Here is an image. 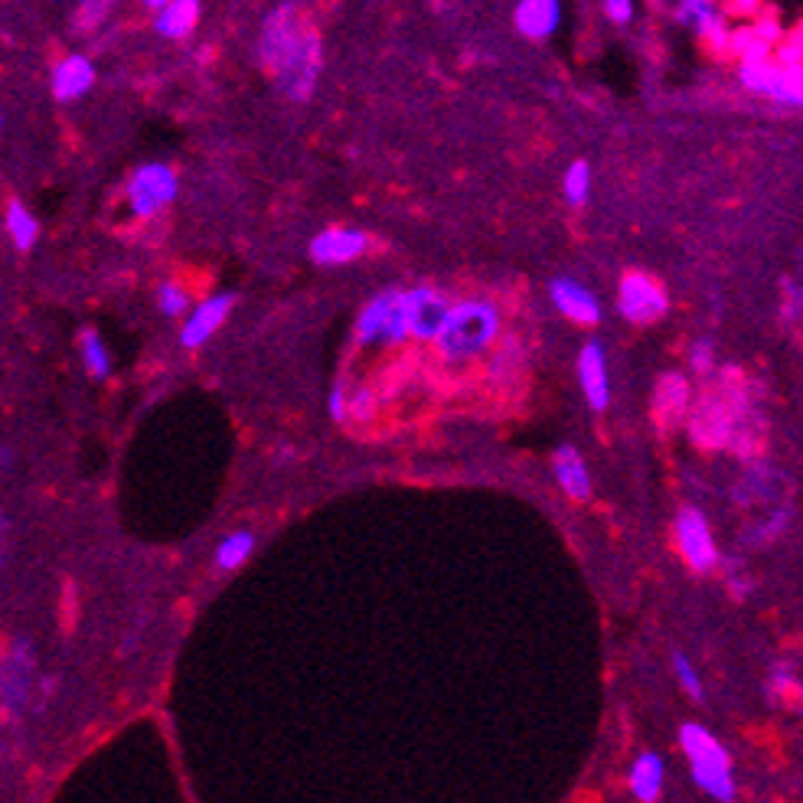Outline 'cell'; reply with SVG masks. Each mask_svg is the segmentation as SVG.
Here are the masks:
<instances>
[{
    "label": "cell",
    "instance_id": "1",
    "mask_svg": "<svg viewBox=\"0 0 803 803\" xmlns=\"http://www.w3.org/2000/svg\"><path fill=\"white\" fill-rule=\"evenodd\" d=\"M258 59L268 69L278 92L291 102H307L321 69H324V40L314 23L304 17L297 0H282L262 27Z\"/></svg>",
    "mask_w": 803,
    "mask_h": 803
},
{
    "label": "cell",
    "instance_id": "2",
    "mask_svg": "<svg viewBox=\"0 0 803 803\" xmlns=\"http://www.w3.org/2000/svg\"><path fill=\"white\" fill-rule=\"evenodd\" d=\"M500 337V307L487 297H467L451 304L435 344L448 363H470L484 356Z\"/></svg>",
    "mask_w": 803,
    "mask_h": 803
},
{
    "label": "cell",
    "instance_id": "3",
    "mask_svg": "<svg viewBox=\"0 0 803 803\" xmlns=\"http://www.w3.org/2000/svg\"><path fill=\"white\" fill-rule=\"evenodd\" d=\"M680 748L687 754L695 784L722 803L735 801V777H732V754L725 745L699 722H687L680 729Z\"/></svg>",
    "mask_w": 803,
    "mask_h": 803
},
{
    "label": "cell",
    "instance_id": "4",
    "mask_svg": "<svg viewBox=\"0 0 803 803\" xmlns=\"http://www.w3.org/2000/svg\"><path fill=\"white\" fill-rule=\"evenodd\" d=\"M356 340L363 346H399L408 340L405 291H379L356 317Z\"/></svg>",
    "mask_w": 803,
    "mask_h": 803
},
{
    "label": "cell",
    "instance_id": "5",
    "mask_svg": "<svg viewBox=\"0 0 803 803\" xmlns=\"http://www.w3.org/2000/svg\"><path fill=\"white\" fill-rule=\"evenodd\" d=\"M176 190H180V180L171 164H161V161H151V164H141L138 171L128 176V206L138 220H151L157 213H164L176 200Z\"/></svg>",
    "mask_w": 803,
    "mask_h": 803
},
{
    "label": "cell",
    "instance_id": "6",
    "mask_svg": "<svg viewBox=\"0 0 803 803\" xmlns=\"http://www.w3.org/2000/svg\"><path fill=\"white\" fill-rule=\"evenodd\" d=\"M739 82L748 92L764 95L777 105L787 109H801L803 102V75L801 72H787L781 69L774 57H754L739 62Z\"/></svg>",
    "mask_w": 803,
    "mask_h": 803
},
{
    "label": "cell",
    "instance_id": "7",
    "mask_svg": "<svg viewBox=\"0 0 803 803\" xmlns=\"http://www.w3.org/2000/svg\"><path fill=\"white\" fill-rule=\"evenodd\" d=\"M618 307L631 324H657L670 311V294L653 275L628 272L618 287Z\"/></svg>",
    "mask_w": 803,
    "mask_h": 803
},
{
    "label": "cell",
    "instance_id": "8",
    "mask_svg": "<svg viewBox=\"0 0 803 803\" xmlns=\"http://www.w3.org/2000/svg\"><path fill=\"white\" fill-rule=\"evenodd\" d=\"M451 311V301L438 287L418 285L405 291V321H408V337L415 340H435L445 317Z\"/></svg>",
    "mask_w": 803,
    "mask_h": 803
},
{
    "label": "cell",
    "instance_id": "9",
    "mask_svg": "<svg viewBox=\"0 0 803 803\" xmlns=\"http://www.w3.org/2000/svg\"><path fill=\"white\" fill-rule=\"evenodd\" d=\"M366 252H369V235L353 226H331L311 238V258L327 268L349 265V262L363 258Z\"/></svg>",
    "mask_w": 803,
    "mask_h": 803
},
{
    "label": "cell",
    "instance_id": "10",
    "mask_svg": "<svg viewBox=\"0 0 803 803\" xmlns=\"http://www.w3.org/2000/svg\"><path fill=\"white\" fill-rule=\"evenodd\" d=\"M677 539H680V549L687 556V562L695 572H709L715 562H719V549H715V539H712V529L705 517L695 510V507H683L680 517H677Z\"/></svg>",
    "mask_w": 803,
    "mask_h": 803
},
{
    "label": "cell",
    "instance_id": "11",
    "mask_svg": "<svg viewBox=\"0 0 803 803\" xmlns=\"http://www.w3.org/2000/svg\"><path fill=\"white\" fill-rule=\"evenodd\" d=\"M232 304H235V294H213V297L200 301L193 311H186V321L180 327V344L186 349L206 344L230 321Z\"/></svg>",
    "mask_w": 803,
    "mask_h": 803
},
{
    "label": "cell",
    "instance_id": "12",
    "mask_svg": "<svg viewBox=\"0 0 803 803\" xmlns=\"http://www.w3.org/2000/svg\"><path fill=\"white\" fill-rule=\"evenodd\" d=\"M549 297L556 304V311L562 317H569L572 324H581V327H594L601 321V301L594 297L591 287H585L581 282L575 278H556L552 287H549Z\"/></svg>",
    "mask_w": 803,
    "mask_h": 803
},
{
    "label": "cell",
    "instance_id": "13",
    "mask_svg": "<svg viewBox=\"0 0 803 803\" xmlns=\"http://www.w3.org/2000/svg\"><path fill=\"white\" fill-rule=\"evenodd\" d=\"M578 383H581V393L585 402L594 408V411H604L608 402H611V383H608V356H604V346L601 344H585L578 353Z\"/></svg>",
    "mask_w": 803,
    "mask_h": 803
},
{
    "label": "cell",
    "instance_id": "14",
    "mask_svg": "<svg viewBox=\"0 0 803 803\" xmlns=\"http://www.w3.org/2000/svg\"><path fill=\"white\" fill-rule=\"evenodd\" d=\"M689 428L702 448H725L732 441V408L722 399H705L692 411Z\"/></svg>",
    "mask_w": 803,
    "mask_h": 803
},
{
    "label": "cell",
    "instance_id": "15",
    "mask_svg": "<svg viewBox=\"0 0 803 803\" xmlns=\"http://www.w3.org/2000/svg\"><path fill=\"white\" fill-rule=\"evenodd\" d=\"M53 95L59 102H75L92 92L95 85V62L82 53H69L53 65Z\"/></svg>",
    "mask_w": 803,
    "mask_h": 803
},
{
    "label": "cell",
    "instance_id": "16",
    "mask_svg": "<svg viewBox=\"0 0 803 803\" xmlns=\"http://www.w3.org/2000/svg\"><path fill=\"white\" fill-rule=\"evenodd\" d=\"M514 23L526 40H549L562 27V0H519Z\"/></svg>",
    "mask_w": 803,
    "mask_h": 803
},
{
    "label": "cell",
    "instance_id": "17",
    "mask_svg": "<svg viewBox=\"0 0 803 803\" xmlns=\"http://www.w3.org/2000/svg\"><path fill=\"white\" fill-rule=\"evenodd\" d=\"M667 781V764L657 751H643L637 754L631 768V794L640 803H657L660 791Z\"/></svg>",
    "mask_w": 803,
    "mask_h": 803
},
{
    "label": "cell",
    "instance_id": "18",
    "mask_svg": "<svg viewBox=\"0 0 803 803\" xmlns=\"http://www.w3.org/2000/svg\"><path fill=\"white\" fill-rule=\"evenodd\" d=\"M653 408H657V421L663 428H673L683 415L689 411V383L680 373H670L660 379L657 396H653Z\"/></svg>",
    "mask_w": 803,
    "mask_h": 803
},
{
    "label": "cell",
    "instance_id": "19",
    "mask_svg": "<svg viewBox=\"0 0 803 803\" xmlns=\"http://www.w3.org/2000/svg\"><path fill=\"white\" fill-rule=\"evenodd\" d=\"M556 480L559 487L572 497V500H588L591 497V474L585 467V460L578 455V448L572 445H559L556 451Z\"/></svg>",
    "mask_w": 803,
    "mask_h": 803
},
{
    "label": "cell",
    "instance_id": "20",
    "mask_svg": "<svg viewBox=\"0 0 803 803\" xmlns=\"http://www.w3.org/2000/svg\"><path fill=\"white\" fill-rule=\"evenodd\" d=\"M200 23V0H171L154 13V30L167 40H183Z\"/></svg>",
    "mask_w": 803,
    "mask_h": 803
},
{
    "label": "cell",
    "instance_id": "21",
    "mask_svg": "<svg viewBox=\"0 0 803 803\" xmlns=\"http://www.w3.org/2000/svg\"><path fill=\"white\" fill-rule=\"evenodd\" d=\"M3 226H7L10 242H13L20 252H30V248L37 245V238H40V220H37L23 203H17V200L7 206V213H3Z\"/></svg>",
    "mask_w": 803,
    "mask_h": 803
},
{
    "label": "cell",
    "instance_id": "22",
    "mask_svg": "<svg viewBox=\"0 0 803 803\" xmlns=\"http://www.w3.org/2000/svg\"><path fill=\"white\" fill-rule=\"evenodd\" d=\"M689 30H695V33H699V40H702L709 50H715V53H725V50H729V33H732V23H729V13H725L722 7H712V10L699 13V17L692 20V27H689Z\"/></svg>",
    "mask_w": 803,
    "mask_h": 803
},
{
    "label": "cell",
    "instance_id": "23",
    "mask_svg": "<svg viewBox=\"0 0 803 803\" xmlns=\"http://www.w3.org/2000/svg\"><path fill=\"white\" fill-rule=\"evenodd\" d=\"M79 353H82V366L92 379H109L112 373V353L105 340L95 331H82L79 334Z\"/></svg>",
    "mask_w": 803,
    "mask_h": 803
},
{
    "label": "cell",
    "instance_id": "24",
    "mask_svg": "<svg viewBox=\"0 0 803 803\" xmlns=\"http://www.w3.org/2000/svg\"><path fill=\"white\" fill-rule=\"evenodd\" d=\"M252 552H255V536H252L248 529H238V532H230V536L220 542V549H216V566H220L223 572H232V569H238Z\"/></svg>",
    "mask_w": 803,
    "mask_h": 803
},
{
    "label": "cell",
    "instance_id": "25",
    "mask_svg": "<svg viewBox=\"0 0 803 803\" xmlns=\"http://www.w3.org/2000/svg\"><path fill=\"white\" fill-rule=\"evenodd\" d=\"M562 193L569 206H585L591 200V164L588 161H575L569 171L562 173Z\"/></svg>",
    "mask_w": 803,
    "mask_h": 803
},
{
    "label": "cell",
    "instance_id": "26",
    "mask_svg": "<svg viewBox=\"0 0 803 803\" xmlns=\"http://www.w3.org/2000/svg\"><path fill=\"white\" fill-rule=\"evenodd\" d=\"M771 57L774 62L781 65V69H787V72H801L803 75V40L801 33H784L781 37V43L771 50Z\"/></svg>",
    "mask_w": 803,
    "mask_h": 803
},
{
    "label": "cell",
    "instance_id": "27",
    "mask_svg": "<svg viewBox=\"0 0 803 803\" xmlns=\"http://www.w3.org/2000/svg\"><path fill=\"white\" fill-rule=\"evenodd\" d=\"M157 307L164 317H183L190 311V291L176 282H164L157 287Z\"/></svg>",
    "mask_w": 803,
    "mask_h": 803
},
{
    "label": "cell",
    "instance_id": "28",
    "mask_svg": "<svg viewBox=\"0 0 803 803\" xmlns=\"http://www.w3.org/2000/svg\"><path fill=\"white\" fill-rule=\"evenodd\" d=\"M751 30H754V37H758V40H761L764 47H771V50H774V47L781 43V37L787 33V30L781 27V20H777L774 13H764V10H761V13L754 17Z\"/></svg>",
    "mask_w": 803,
    "mask_h": 803
},
{
    "label": "cell",
    "instance_id": "29",
    "mask_svg": "<svg viewBox=\"0 0 803 803\" xmlns=\"http://www.w3.org/2000/svg\"><path fill=\"white\" fill-rule=\"evenodd\" d=\"M673 670H677V680H680V687L687 689L689 699H702V683H699V677H695V670H692V663H689L687 653H673Z\"/></svg>",
    "mask_w": 803,
    "mask_h": 803
},
{
    "label": "cell",
    "instance_id": "30",
    "mask_svg": "<svg viewBox=\"0 0 803 803\" xmlns=\"http://www.w3.org/2000/svg\"><path fill=\"white\" fill-rule=\"evenodd\" d=\"M689 363H692V369L695 373H712V366H715V346L709 344V340H699V344H692L689 349Z\"/></svg>",
    "mask_w": 803,
    "mask_h": 803
},
{
    "label": "cell",
    "instance_id": "31",
    "mask_svg": "<svg viewBox=\"0 0 803 803\" xmlns=\"http://www.w3.org/2000/svg\"><path fill=\"white\" fill-rule=\"evenodd\" d=\"M601 7H604V17L611 23H618V27H628L633 20V13H637L633 0H601Z\"/></svg>",
    "mask_w": 803,
    "mask_h": 803
},
{
    "label": "cell",
    "instance_id": "32",
    "mask_svg": "<svg viewBox=\"0 0 803 803\" xmlns=\"http://www.w3.org/2000/svg\"><path fill=\"white\" fill-rule=\"evenodd\" d=\"M791 526V514L787 510H774L771 514V519L758 529V539L761 542H774V539H781L784 536V529Z\"/></svg>",
    "mask_w": 803,
    "mask_h": 803
},
{
    "label": "cell",
    "instance_id": "33",
    "mask_svg": "<svg viewBox=\"0 0 803 803\" xmlns=\"http://www.w3.org/2000/svg\"><path fill=\"white\" fill-rule=\"evenodd\" d=\"M712 7H719V0H680V3H677V20H680L683 27H692V20H695L699 13L712 10Z\"/></svg>",
    "mask_w": 803,
    "mask_h": 803
},
{
    "label": "cell",
    "instance_id": "34",
    "mask_svg": "<svg viewBox=\"0 0 803 803\" xmlns=\"http://www.w3.org/2000/svg\"><path fill=\"white\" fill-rule=\"evenodd\" d=\"M327 411L334 421H346L349 415V399H346V383H334L331 396H327Z\"/></svg>",
    "mask_w": 803,
    "mask_h": 803
},
{
    "label": "cell",
    "instance_id": "35",
    "mask_svg": "<svg viewBox=\"0 0 803 803\" xmlns=\"http://www.w3.org/2000/svg\"><path fill=\"white\" fill-rule=\"evenodd\" d=\"M771 692L774 695H797V677L791 673V667H777L771 673Z\"/></svg>",
    "mask_w": 803,
    "mask_h": 803
},
{
    "label": "cell",
    "instance_id": "36",
    "mask_svg": "<svg viewBox=\"0 0 803 803\" xmlns=\"http://www.w3.org/2000/svg\"><path fill=\"white\" fill-rule=\"evenodd\" d=\"M373 408H376V396H373V389H359L356 396H349V415H356V418H369V415H373Z\"/></svg>",
    "mask_w": 803,
    "mask_h": 803
},
{
    "label": "cell",
    "instance_id": "37",
    "mask_svg": "<svg viewBox=\"0 0 803 803\" xmlns=\"http://www.w3.org/2000/svg\"><path fill=\"white\" fill-rule=\"evenodd\" d=\"M105 10H109V0H85V7H82V13H79V23H82V27H92V23H99V20L105 17Z\"/></svg>",
    "mask_w": 803,
    "mask_h": 803
},
{
    "label": "cell",
    "instance_id": "38",
    "mask_svg": "<svg viewBox=\"0 0 803 803\" xmlns=\"http://www.w3.org/2000/svg\"><path fill=\"white\" fill-rule=\"evenodd\" d=\"M722 3H729V13L735 17H758L764 10V0H722Z\"/></svg>",
    "mask_w": 803,
    "mask_h": 803
},
{
    "label": "cell",
    "instance_id": "39",
    "mask_svg": "<svg viewBox=\"0 0 803 803\" xmlns=\"http://www.w3.org/2000/svg\"><path fill=\"white\" fill-rule=\"evenodd\" d=\"M141 3H144L148 10H154V13H157V10H161V7H167L171 0H141Z\"/></svg>",
    "mask_w": 803,
    "mask_h": 803
},
{
    "label": "cell",
    "instance_id": "40",
    "mask_svg": "<svg viewBox=\"0 0 803 803\" xmlns=\"http://www.w3.org/2000/svg\"><path fill=\"white\" fill-rule=\"evenodd\" d=\"M3 542H7V519H3V510H0V549H3Z\"/></svg>",
    "mask_w": 803,
    "mask_h": 803
},
{
    "label": "cell",
    "instance_id": "41",
    "mask_svg": "<svg viewBox=\"0 0 803 803\" xmlns=\"http://www.w3.org/2000/svg\"><path fill=\"white\" fill-rule=\"evenodd\" d=\"M7 460H10V455H7V451H3V448H0V470H3V467H7Z\"/></svg>",
    "mask_w": 803,
    "mask_h": 803
},
{
    "label": "cell",
    "instance_id": "42",
    "mask_svg": "<svg viewBox=\"0 0 803 803\" xmlns=\"http://www.w3.org/2000/svg\"><path fill=\"white\" fill-rule=\"evenodd\" d=\"M650 3H657V7H667L670 0H650Z\"/></svg>",
    "mask_w": 803,
    "mask_h": 803
},
{
    "label": "cell",
    "instance_id": "43",
    "mask_svg": "<svg viewBox=\"0 0 803 803\" xmlns=\"http://www.w3.org/2000/svg\"><path fill=\"white\" fill-rule=\"evenodd\" d=\"M0 128H3V115H0Z\"/></svg>",
    "mask_w": 803,
    "mask_h": 803
}]
</instances>
